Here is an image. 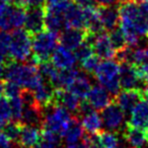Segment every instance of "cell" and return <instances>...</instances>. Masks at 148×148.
<instances>
[{"instance_id": "4fadbf2b", "label": "cell", "mask_w": 148, "mask_h": 148, "mask_svg": "<svg viewBox=\"0 0 148 148\" xmlns=\"http://www.w3.org/2000/svg\"><path fill=\"white\" fill-rule=\"evenodd\" d=\"M86 39V33L83 32L82 29H76L68 27L65 29L62 33H60L59 42L61 43V46L64 48L70 50H75L82 45Z\"/></svg>"}, {"instance_id": "44dd1931", "label": "cell", "mask_w": 148, "mask_h": 148, "mask_svg": "<svg viewBox=\"0 0 148 148\" xmlns=\"http://www.w3.org/2000/svg\"><path fill=\"white\" fill-rule=\"evenodd\" d=\"M55 87L51 83L44 80L40 86H38L35 90H33L35 95V99L40 108L46 109L49 106L53 105L54 95H55Z\"/></svg>"}, {"instance_id": "52a82bcc", "label": "cell", "mask_w": 148, "mask_h": 148, "mask_svg": "<svg viewBox=\"0 0 148 148\" xmlns=\"http://www.w3.org/2000/svg\"><path fill=\"white\" fill-rule=\"evenodd\" d=\"M69 3L70 1H67L61 5L48 6L47 9H45V27L47 29V31L59 34L62 33L65 29H67L64 11Z\"/></svg>"}, {"instance_id": "83f0119b", "label": "cell", "mask_w": 148, "mask_h": 148, "mask_svg": "<svg viewBox=\"0 0 148 148\" xmlns=\"http://www.w3.org/2000/svg\"><path fill=\"white\" fill-rule=\"evenodd\" d=\"M80 72L78 70L70 68V69L61 70L59 72V77H58L57 88H69V86L74 82V80L77 78Z\"/></svg>"}, {"instance_id": "484cf974", "label": "cell", "mask_w": 148, "mask_h": 148, "mask_svg": "<svg viewBox=\"0 0 148 148\" xmlns=\"http://www.w3.org/2000/svg\"><path fill=\"white\" fill-rule=\"evenodd\" d=\"M83 133H84V129L81 123H79L77 118L72 117L63 137L65 138V141L67 143H75L82 140V138L84 137Z\"/></svg>"}, {"instance_id": "60d3db41", "label": "cell", "mask_w": 148, "mask_h": 148, "mask_svg": "<svg viewBox=\"0 0 148 148\" xmlns=\"http://www.w3.org/2000/svg\"><path fill=\"white\" fill-rule=\"evenodd\" d=\"M74 3L81 8H88L91 6H95V0H73Z\"/></svg>"}, {"instance_id": "b9f144b4", "label": "cell", "mask_w": 148, "mask_h": 148, "mask_svg": "<svg viewBox=\"0 0 148 148\" xmlns=\"http://www.w3.org/2000/svg\"><path fill=\"white\" fill-rule=\"evenodd\" d=\"M65 148H89L87 142L85 141L84 137L82 138V140L75 143H67V145L65 146Z\"/></svg>"}, {"instance_id": "7a4b0ae2", "label": "cell", "mask_w": 148, "mask_h": 148, "mask_svg": "<svg viewBox=\"0 0 148 148\" xmlns=\"http://www.w3.org/2000/svg\"><path fill=\"white\" fill-rule=\"evenodd\" d=\"M59 36L50 31H43L36 34L33 37V57L32 64L39 66L46 62H49L54 51L58 47Z\"/></svg>"}, {"instance_id": "bcb514c9", "label": "cell", "mask_w": 148, "mask_h": 148, "mask_svg": "<svg viewBox=\"0 0 148 148\" xmlns=\"http://www.w3.org/2000/svg\"><path fill=\"white\" fill-rule=\"evenodd\" d=\"M2 92H4V83L0 79V97H1V93Z\"/></svg>"}, {"instance_id": "d6a6232c", "label": "cell", "mask_w": 148, "mask_h": 148, "mask_svg": "<svg viewBox=\"0 0 148 148\" xmlns=\"http://www.w3.org/2000/svg\"><path fill=\"white\" fill-rule=\"evenodd\" d=\"M9 103H10L12 118L15 121L21 122V117H23V103L21 101V97H13V99H9Z\"/></svg>"}, {"instance_id": "8992f818", "label": "cell", "mask_w": 148, "mask_h": 148, "mask_svg": "<svg viewBox=\"0 0 148 148\" xmlns=\"http://www.w3.org/2000/svg\"><path fill=\"white\" fill-rule=\"evenodd\" d=\"M27 10L16 4H6L0 9V31L9 32L25 25Z\"/></svg>"}, {"instance_id": "d4e9b609", "label": "cell", "mask_w": 148, "mask_h": 148, "mask_svg": "<svg viewBox=\"0 0 148 148\" xmlns=\"http://www.w3.org/2000/svg\"><path fill=\"white\" fill-rule=\"evenodd\" d=\"M103 119L97 113V112H90L87 115L83 116L82 125L84 131L86 132L88 135H95L101 131V127H103Z\"/></svg>"}, {"instance_id": "277c9868", "label": "cell", "mask_w": 148, "mask_h": 148, "mask_svg": "<svg viewBox=\"0 0 148 148\" xmlns=\"http://www.w3.org/2000/svg\"><path fill=\"white\" fill-rule=\"evenodd\" d=\"M11 35L9 59L13 62H23L29 58L33 51V37L27 31L15 29Z\"/></svg>"}, {"instance_id": "7c38bea8", "label": "cell", "mask_w": 148, "mask_h": 148, "mask_svg": "<svg viewBox=\"0 0 148 148\" xmlns=\"http://www.w3.org/2000/svg\"><path fill=\"white\" fill-rule=\"evenodd\" d=\"M143 99L142 90L139 88L124 89L115 97V101L124 112H132L133 109Z\"/></svg>"}, {"instance_id": "7402d4cb", "label": "cell", "mask_w": 148, "mask_h": 148, "mask_svg": "<svg viewBox=\"0 0 148 148\" xmlns=\"http://www.w3.org/2000/svg\"><path fill=\"white\" fill-rule=\"evenodd\" d=\"M99 15L106 31H114L117 29L118 23H120V9L116 6L101 7L99 9Z\"/></svg>"}, {"instance_id": "3957f363", "label": "cell", "mask_w": 148, "mask_h": 148, "mask_svg": "<svg viewBox=\"0 0 148 148\" xmlns=\"http://www.w3.org/2000/svg\"><path fill=\"white\" fill-rule=\"evenodd\" d=\"M120 66L117 61L114 60H105L101 62L95 71V77L97 81L101 83L112 95L117 97L119 95L120 88V80H119Z\"/></svg>"}, {"instance_id": "5b68a950", "label": "cell", "mask_w": 148, "mask_h": 148, "mask_svg": "<svg viewBox=\"0 0 148 148\" xmlns=\"http://www.w3.org/2000/svg\"><path fill=\"white\" fill-rule=\"evenodd\" d=\"M44 123L42 129L50 130L63 136L71 121L72 117L69 112L60 106L51 105L43 110Z\"/></svg>"}, {"instance_id": "f907efd6", "label": "cell", "mask_w": 148, "mask_h": 148, "mask_svg": "<svg viewBox=\"0 0 148 148\" xmlns=\"http://www.w3.org/2000/svg\"><path fill=\"white\" fill-rule=\"evenodd\" d=\"M4 124H5V122L3 121V119H2V118L0 117V129H1V128L3 127V125H4Z\"/></svg>"}, {"instance_id": "f5cc1de1", "label": "cell", "mask_w": 148, "mask_h": 148, "mask_svg": "<svg viewBox=\"0 0 148 148\" xmlns=\"http://www.w3.org/2000/svg\"><path fill=\"white\" fill-rule=\"evenodd\" d=\"M145 131H146V133H147V136H148V125L146 126V128H145Z\"/></svg>"}, {"instance_id": "ac0fdd59", "label": "cell", "mask_w": 148, "mask_h": 148, "mask_svg": "<svg viewBox=\"0 0 148 148\" xmlns=\"http://www.w3.org/2000/svg\"><path fill=\"white\" fill-rule=\"evenodd\" d=\"M21 123L25 126H31V127L42 129L44 123L43 109L40 108L38 103L32 106H23V112Z\"/></svg>"}, {"instance_id": "8d00e7d4", "label": "cell", "mask_w": 148, "mask_h": 148, "mask_svg": "<svg viewBox=\"0 0 148 148\" xmlns=\"http://www.w3.org/2000/svg\"><path fill=\"white\" fill-rule=\"evenodd\" d=\"M0 117L2 118L4 122L9 121L12 118L10 103L4 97H0Z\"/></svg>"}, {"instance_id": "7bdbcfd3", "label": "cell", "mask_w": 148, "mask_h": 148, "mask_svg": "<svg viewBox=\"0 0 148 148\" xmlns=\"http://www.w3.org/2000/svg\"><path fill=\"white\" fill-rule=\"evenodd\" d=\"M119 0H95V2L101 7H109V6H115V4Z\"/></svg>"}, {"instance_id": "7dc6e473", "label": "cell", "mask_w": 148, "mask_h": 148, "mask_svg": "<svg viewBox=\"0 0 148 148\" xmlns=\"http://www.w3.org/2000/svg\"><path fill=\"white\" fill-rule=\"evenodd\" d=\"M6 62H7V60H5L3 56L0 55V65H4V64H6Z\"/></svg>"}, {"instance_id": "603a6c76", "label": "cell", "mask_w": 148, "mask_h": 148, "mask_svg": "<svg viewBox=\"0 0 148 148\" xmlns=\"http://www.w3.org/2000/svg\"><path fill=\"white\" fill-rule=\"evenodd\" d=\"M91 88H92L91 87V82L88 76L83 73H79L77 78L69 86L68 90L76 95L78 99H86Z\"/></svg>"}, {"instance_id": "30bf717a", "label": "cell", "mask_w": 148, "mask_h": 148, "mask_svg": "<svg viewBox=\"0 0 148 148\" xmlns=\"http://www.w3.org/2000/svg\"><path fill=\"white\" fill-rule=\"evenodd\" d=\"M45 14L46 10L43 7L27 8L25 21V31L33 36L43 32L45 29Z\"/></svg>"}, {"instance_id": "9a60e30c", "label": "cell", "mask_w": 148, "mask_h": 148, "mask_svg": "<svg viewBox=\"0 0 148 148\" xmlns=\"http://www.w3.org/2000/svg\"><path fill=\"white\" fill-rule=\"evenodd\" d=\"M54 105L66 109L71 113H78L80 101L75 95L64 88H56L54 95Z\"/></svg>"}, {"instance_id": "e575fe53", "label": "cell", "mask_w": 148, "mask_h": 148, "mask_svg": "<svg viewBox=\"0 0 148 148\" xmlns=\"http://www.w3.org/2000/svg\"><path fill=\"white\" fill-rule=\"evenodd\" d=\"M101 64L99 62V58L97 55H91L89 58H87L86 60H84L83 62H81V67L84 70L86 73L91 74L95 73L97 67Z\"/></svg>"}, {"instance_id": "836d02e7", "label": "cell", "mask_w": 148, "mask_h": 148, "mask_svg": "<svg viewBox=\"0 0 148 148\" xmlns=\"http://www.w3.org/2000/svg\"><path fill=\"white\" fill-rule=\"evenodd\" d=\"M93 52V48L90 44H88L87 42H84L82 45H80L76 50H75V57L78 61L83 62L84 60H86L87 58H89Z\"/></svg>"}, {"instance_id": "4316f807", "label": "cell", "mask_w": 148, "mask_h": 148, "mask_svg": "<svg viewBox=\"0 0 148 148\" xmlns=\"http://www.w3.org/2000/svg\"><path fill=\"white\" fill-rule=\"evenodd\" d=\"M39 72L41 76L45 79L47 82L51 83L55 88H57L58 77H59V71L57 68L53 65V63L46 62L39 65Z\"/></svg>"}, {"instance_id": "6da1fadb", "label": "cell", "mask_w": 148, "mask_h": 148, "mask_svg": "<svg viewBox=\"0 0 148 148\" xmlns=\"http://www.w3.org/2000/svg\"><path fill=\"white\" fill-rule=\"evenodd\" d=\"M5 78L7 81L16 83L25 89L35 90L45 79L41 76L39 68L34 64H18L10 59L7 60Z\"/></svg>"}, {"instance_id": "d590c367", "label": "cell", "mask_w": 148, "mask_h": 148, "mask_svg": "<svg viewBox=\"0 0 148 148\" xmlns=\"http://www.w3.org/2000/svg\"><path fill=\"white\" fill-rule=\"evenodd\" d=\"M21 91H23V89H21V86L17 85L16 83L11 82V81H7V80L4 82V93L9 99L21 97Z\"/></svg>"}, {"instance_id": "5bb4252c", "label": "cell", "mask_w": 148, "mask_h": 148, "mask_svg": "<svg viewBox=\"0 0 148 148\" xmlns=\"http://www.w3.org/2000/svg\"><path fill=\"white\" fill-rule=\"evenodd\" d=\"M92 48L95 55L99 59L110 60L114 56H116V52H117L115 48H114L113 44H112L110 35L105 33L95 36V41H93L92 44Z\"/></svg>"}, {"instance_id": "ab89813d", "label": "cell", "mask_w": 148, "mask_h": 148, "mask_svg": "<svg viewBox=\"0 0 148 148\" xmlns=\"http://www.w3.org/2000/svg\"><path fill=\"white\" fill-rule=\"evenodd\" d=\"M135 67L137 69L140 80L143 83H147L148 84V65H135Z\"/></svg>"}, {"instance_id": "4dcf8cb0", "label": "cell", "mask_w": 148, "mask_h": 148, "mask_svg": "<svg viewBox=\"0 0 148 148\" xmlns=\"http://www.w3.org/2000/svg\"><path fill=\"white\" fill-rule=\"evenodd\" d=\"M42 141L51 148H61V135L50 130L42 129Z\"/></svg>"}, {"instance_id": "cb8c5ba5", "label": "cell", "mask_w": 148, "mask_h": 148, "mask_svg": "<svg viewBox=\"0 0 148 148\" xmlns=\"http://www.w3.org/2000/svg\"><path fill=\"white\" fill-rule=\"evenodd\" d=\"M128 125L137 128H143L148 125V103L142 101L131 112Z\"/></svg>"}, {"instance_id": "ee69618b", "label": "cell", "mask_w": 148, "mask_h": 148, "mask_svg": "<svg viewBox=\"0 0 148 148\" xmlns=\"http://www.w3.org/2000/svg\"><path fill=\"white\" fill-rule=\"evenodd\" d=\"M67 1H69V0H46V3L48 6H58V5L67 2Z\"/></svg>"}, {"instance_id": "f1b7e54d", "label": "cell", "mask_w": 148, "mask_h": 148, "mask_svg": "<svg viewBox=\"0 0 148 148\" xmlns=\"http://www.w3.org/2000/svg\"><path fill=\"white\" fill-rule=\"evenodd\" d=\"M23 125L21 122H10V123H7L6 125L3 128V133L4 135L10 140L11 142L17 144L19 141V138H21V130H23Z\"/></svg>"}, {"instance_id": "2e32d148", "label": "cell", "mask_w": 148, "mask_h": 148, "mask_svg": "<svg viewBox=\"0 0 148 148\" xmlns=\"http://www.w3.org/2000/svg\"><path fill=\"white\" fill-rule=\"evenodd\" d=\"M52 63L57 69L65 70L73 68V66L76 64V57L75 54L72 53V51L64 48L63 46H58L54 51L53 55L51 57Z\"/></svg>"}, {"instance_id": "681fc988", "label": "cell", "mask_w": 148, "mask_h": 148, "mask_svg": "<svg viewBox=\"0 0 148 148\" xmlns=\"http://www.w3.org/2000/svg\"><path fill=\"white\" fill-rule=\"evenodd\" d=\"M146 1H148V0H134V2L138 3V4H141V3L146 2Z\"/></svg>"}, {"instance_id": "ffe728a7", "label": "cell", "mask_w": 148, "mask_h": 148, "mask_svg": "<svg viewBox=\"0 0 148 148\" xmlns=\"http://www.w3.org/2000/svg\"><path fill=\"white\" fill-rule=\"evenodd\" d=\"M41 141L42 131L40 128L23 125L17 145L21 148H36L41 144Z\"/></svg>"}, {"instance_id": "f35d334b", "label": "cell", "mask_w": 148, "mask_h": 148, "mask_svg": "<svg viewBox=\"0 0 148 148\" xmlns=\"http://www.w3.org/2000/svg\"><path fill=\"white\" fill-rule=\"evenodd\" d=\"M12 2L13 4L19 6L32 8V7H42L44 2H46V0H12Z\"/></svg>"}, {"instance_id": "f546056e", "label": "cell", "mask_w": 148, "mask_h": 148, "mask_svg": "<svg viewBox=\"0 0 148 148\" xmlns=\"http://www.w3.org/2000/svg\"><path fill=\"white\" fill-rule=\"evenodd\" d=\"M99 137L103 148H119L121 140L119 139L116 133L101 130L99 133Z\"/></svg>"}, {"instance_id": "ba28073f", "label": "cell", "mask_w": 148, "mask_h": 148, "mask_svg": "<svg viewBox=\"0 0 148 148\" xmlns=\"http://www.w3.org/2000/svg\"><path fill=\"white\" fill-rule=\"evenodd\" d=\"M101 119L105 127L110 132H121L124 130L125 112L117 105L111 103L101 112Z\"/></svg>"}, {"instance_id": "9c48e42d", "label": "cell", "mask_w": 148, "mask_h": 148, "mask_svg": "<svg viewBox=\"0 0 148 148\" xmlns=\"http://www.w3.org/2000/svg\"><path fill=\"white\" fill-rule=\"evenodd\" d=\"M64 15H65L67 29L71 27V29H82V31L83 29H86L87 18L85 10L75 3L70 2L68 4L64 11Z\"/></svg>"}, {"instance_id": "1f68e13d", "label": "cell", "mask_w": 148, "mask_h": 148, "mask_svg": "<svg viewBox=\"0 0 148 148\" xmlns=\"http://www.w3.org/2000/svg\"><path fill=\"white\" fill-rule=\"evenodd\" d=\"M110 39H111L112 44H113L116 51H119V50L127 47L126 37L120 27H117V29H115L114 31L111 32V34H110Z\"/></svg>"}, {"instance_id": "74e56055", "label": "cell", "mask_w": 148, "mask_h": 148, "mask_svg": "<svg viewBox=\"0 0 148 148\" xmlns=\"http://www.w3.org/2000/svg\"><path fill=\"white\" fill-rule=\"evenodd\" d=\"M10 42L11 35H9L7 32L0 31V55L3 57L9 53Z\"/></svg>"}, {"instance_id": "d6986e66", "label": "cell", "mask_w": 148, "mask_h": 148, "mask_svg": "<svg viewBox=\"0 0 148 148\" xmlns=\"http://www.w3.org/2000/svg\"><path fill=\"white\" fill-rule=\"evenodd\" d=\"M123 137L132 148H143L148 143V136L145 129L133 127L128 124L123 130Z\"/></svg>"}, {"instance_id": "8fae6325", "label": "cell", "mask_w": 148, "mask_h": 148, "mask_svg": "<svg viewBox=\"0 0 148 148\" xmlns=\"http://www.w3.org/2000/svg\"><path fill=\"white\" fill-rule=\"evenodd\" d=\"M119 80L120 85L124 89L139 88V84L141 80L139 78V75H138L135 65L128 63L120 64Z\"/></svg>"}, {"instance_id": "e0dca14e", "label": "cell", "mask_w": 148, "mask_h": 148, "mask_svg": "<svg viewBox=\"0 0 148 148\" xmlns=\"http://www.w3.org/2000/svg\"><path fill=\"white\" fill-rule=\"evenodd\" d=\"M86 99L92 109L97 111H103L108 106L111 105L112 101L111 93L101 85H95Z\"/></svg>"}, {"instance_id": "f6af8a7d", "label": "cell", "mask_w": 148, "mask_h": 148, "mask_svg": "<svg viewBox=\"0 0 148 148\" xmlns=\"http://www.w3.org/2000/svg\"><path fill=\"white\" fill-rule=\"evenodd\" d=\"M142 95H143V99L146 103H148V85L142 90Z\"/></svg>"}, {"instance_id": "c3c4849f", "label": "cell", "mask_w": 148, "mask_h": 148, "mask_svg": "<svg viewBox=\"0 0 148 148\" xmlns=\"http://www.w3.org/2000/svg\"><path fill=\"white\" fill-rule=\"evenodd\" d=\"M36 148H51V147H49V146H47V145H46V144H44L43 142H42V143L40 144L39 146H37V147H36Z\"/></svg>"}, {"instance_id": "816d5d0a", "label": "cell", "mask_w": 148, "mask_h": 148, "mask_svg": "<svg viewBox=\"0 0 148 148\" xmlns=\"http://www.w3.org/2000/svg\"><path fill=\"white\" fill-rule=\"evenodd\" d=\"M123 3H128V2H132V0H120Z\"/></svg>"}]
</instances>
